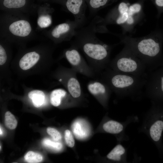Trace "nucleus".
<instances>
[{"mask_svg":"<svg viewBox=\"0 0 163 163\" xmlns=\"http://www.w3.org/2000/svg\"><path fill=\"white\" fill-rule=\"evenodd\" d=\"M25 161L29 163H37L41 162L43 159L42 156L40 154L30 151L24 157Z\"/></svg>","mask_w":163,"mask_h":163,"instance_id":"4be33fe9","label":"nucleus"},{"mask_svg":"<svg viewBox=\"0 0 163 163\" xmlns=\"http://www.w3.org/2000/svg\"><path fill=\"white\" fill-rule=\"evenodd\" d=\"M53 11V9L50 8L47 3L41 5L38 4L37 11L38 14L37 24L40 28H45L50 25L52 23L51 14Z\"/></svg>","mask_w":163,"mask_h":163,"instance_id":"4468645a","label":"nucleus"},{"mask_svg":"<svg viewBox=\"0 0 163 163\" xmlns=\"http://www.w3.org/2000/svg\"><path fill=\"white\" fill-rule=\"evenodd\" d=\"M46 131L47 133L55 141L60 140L62 138L60 133L55 128L48 127Z\"/></svg>","mask_w":163,"mask_h":163,"instance_id":"b1692460","label":"nucleus"},{"mask_svg":"<svg viewBox=\"0 0 163 163\" xmlns=\"http://www.w3.org/2000/svg\"><path fill=\"white\" fill-rule=\"evenodd\" d=\"M40 58V54L35 51L27 53L20 59L19 66L22 69L27 70L34 65Z\"/></svg>","mask_w":163,"mask_h":163,"instance_id":"f3484780","label":"nucleus"},{"mask_svg":"<svg viewBox=\"0 0 163 163\" xmlns=\"http://www.w3.org/2000/svg\"><path fill=\"white\" fill-rule=\"evenodd\" d=\"M119 97L139 101L144 96L146 78L113 70L107 67L97 76Z\"/></svg>","mask_w":163,"mask_h":163,"instance_id":"7ed1b4c3","label":"nucleus"},{"mask_svg":"<svg viewBox=\"0 0 163 163\" xmlns=\"http://www.w3.org/2000/svg\"><path fill=\"white\" fill-rule=\"evenodd\" d=\"M94 79L88 82L87 89L91 94L99 98L106 105L113 91L107 85L99 78Z\"/></svg>","mask_w":163,"mask_h":163,"instance_id":"ddd939ff","label":"nucleus"},{"mask_svg":"<svg viewBox=\"0 0 163 163\" xmlns=\"http://www.w3.org/2000/svg\"><path fill=\"white\" fill-rule=\"evenodd\" d=\"M139 121L138 116L132 115L128 116L123 122H120L111 120H107L103 124V129L107 133L119 135L121 141H128L129 139L125 132L126 128L129 124L137 123Z\"/></svg>","mask_w":163,"mask_h":163,"instance_id":"f8f14e48","label":"nucleus"},{"mask_svg":"<svg viewBox=\"0 0 163 163\" xmlns=\"http://www.w3.org/2000/svg\"><path fill=\"white\" fill-rule=\"evenodd\" d=\"M65 57L77 73L87 77L95 79L97 76L80 53L79 50L72 45L64 53Z\"/></svg>","mask_w":163,"mask_h":163,"instance_id":"6e6552de","label":"nucleus"},{"mask_svg":"<svg viewBox=\"0 0 163 163\" xmlns=\"http://www.w3.org/2000/svg\"><path fill=\"white\" fill-rule=\"evenodd\" d=\"M2 129H1V127H0V135H2Z\"/></svg>","mask_w":163,"mask_h":163,"instance_id":"c85d7f7f","label":"nucleus"},{"mask_svg":"<svg viewBox=\"0 0 163 163\" xmlns=\"http://www.w3.org/2000/svg\"><path fill=\"white\" fill-rule=\"evenodd\" d=\"M65 139L67 145L70 147H73L75 145V140L71 132L66 130L65 132Z\"/></svg>","mask_w":163,"mask_h":163,"instance_id":"393cba45","label":"nucleus"},{"mask_svg":"<svg viewBox=\"0 0 163 163\" xmlns=\"http://www.w3.org/2000/svg\"><path fill=\"white\" fill-rule=\"evenodd\" d=\"M120 37V42L142 61L149 72L163 65V39L158 32H152L140 37L125 35Z\"/></svg>","mask_w":163,"mask_h":163,"instance_id":"f03ea898","label":"nucleus"},{"mask_svg":"<svg viewBox=\"0 0 163 163\" xmlns=\"http://www.w3.org/2000/svg\"><path fill=\"white\" fill-rule=\"evenodd\" d=\"M34 0H0V10L4 12L30 14L37 12Z\"/></svg>","mask_w":163,"mask_h":163,"instance_id":"9b49d317","label":"nucleus"},{"mask_svg":"<svg viewBox=\"0 0 163 163\" xmlns=\"http://www.w3.org/2000/svg\"><path fill=\"white\" fill-rule=\"evenodd\" d=\"M5 126L11 129H15L17 125L18 122L14 116L10 112H6L5 114Z\"/></svg>","mask_w":163,"mask_h":163,"instance_id":"412c9836","label":"nucleus"},{"mask_svg":"<svg viewBox=\"0 0 163 163\" xmlns=\"http://www.w3.org/2000/svg\"><path fill=\"white\" fill-rule=\"evenodd\" d=\"M127 149L121 144L117 145L107 155L109 160L115 162L128 163L127 160Z\"/></svg>","mask_w":163,"mask_h":163,"instance_id":"dca6fc26","label":"nucleus"},{"mask_svg":"<svg viewBox=\"0 0 163 163\" xmlns=\"http://www.w3.org/2000/svg\"><path fill=\"white\" fill-rule=\"evenodd\" d=\"M24 15L4 12L0 16V38L23 40L35 37V32Z\"/></svg>","mask_w":163,"mask_h":163,"instance_id":"20e7f679","label":"nucleus"},{"mask_svg":"<svg viewBox=\"0 0 163 163\" xmlns=\"http://www.w3.org/2000/svg\"><path fill=\"white\" fill-rule=\"evenodd\" d=\"M150 108L144 114L142 123L138 128L139 133L145 134L156 146L162 155L163 143V102L151 101Z\"/></svg>","mask_w":163,"mask_h":163,"instance_id":"39448f33","label":"nucleus"},{"mask_svg":"<svg viewBox=\"0 0 163 163\" xmlns=\"http://www.w3.org/2000/svg\"><path fill=\"white\" fill-rule=\"evenodd\" d=\"M77 27L75 21L68 20L46 32V35L56 43L69 41L74 37Z\"/></svg>","mask_w":163,"mask_h":163,"instance_id":"9d476101","label":"nucleus"},{"mask_svg":"<svg viewBox=\"0 0 163 163\" xmlns=\"http://www.w3.org/2000/svg\"><path fill=\"white\" fill-rule=\"evenodd\" d=\"M144 89L151 101L163 102V65L149 73Z\"/></svg>","mask_w":163,"mask_h":163,"instance_id":"0eeeda50","label":"nucleus"},{"mask_svg":"<svg viewBox=\"0 0 163 163\" xmlns=\"http://www.w3.org/2000/svg\"><path fill=\"white\" fill-rule=\"evenodd\" d=\"M39 2H44L47 3V2H50L51 0H37Z\"/></svg>","mask_w":163,"mask_h":163,"instance_id":"cd10ccee","label":"nucleus"},{"mask_svg":"<svg viewBox=\"0 0 163 163\" xmlns=\"http://www.w3.org/2000/svg\"><path fill=\"white\" fill-rule=\"evenodd\" d=\"M109 0H88V3L91 13H94L107 3Z\"/></svg>","mask_w":163,"mask_h":163,"instance_id":"aec40b11","label":"nucleus"},{"mask_svg":"<svg viewBox=\"0 0 163 163\" xmlns=\"http://www.w3.org/2000/svg\"><path fill=\"white\" fill-rule=\"evenodd\" d=\"M7 55L6 52L2 46L0 45V65H3L6 62Z\"/></svg>","mask_w":163,"mask_h":163,"instance_id":"a878e982","label":"nucleus"},{"mask_svg":"<svg viewBox=\"0 0 163 163\" xmlns=\"http://www.w3.org/2000/svg\"><path fill=\"white\" fill-rule=\"evenodd\" d=\"M108 67L118 72L146 78L149 73L145 65L125 46L110 60Z\"/></svg>","mask_w":163,"mask_h":163,"instance_id":"423d86ee","label":"nucleus"},{"mask_svg":"<svg viewBox=\"0 0 163 163\" xmlns=\"http://www.w3.org/2000/svg\"><path fill=\"white\" fill-rule=\"evenodd\" d=\"M77 72L72 68L69 72L66 81V86L69 94L75 99H78L82 94V88L77 76Z\"/></svg>","mask_w":163,"mask_h":163,"instance_id":"2eb2a0df","label":"nucleus"},{"mask_svg":"<svg viewBox=\"0 0 163 163\" xmlns=\"http://www.w3.org/2000/svg\"><path fill=\"white\" fill-rule=\"evenodd\" d=\"M28 96L32 100L34 106L36 107H40L44 103L45 95L42 91L39 90L31 91L28 93Z\"/></svg>","mask_w":163,"mask_h":163,"instance_id":"a211bd4d","label":"nucleus"},{"mask_svg":"<svg viewBox=\"0 0 163 163\" xmlns=\"http://www.w3.org/2000/svg\"><path fill=\"white\" fill-rule=\"evenodd\" d=\"M97 29L92 21L88 26L77 29L72 45L82 52L97 76L108 67L113 46L99 39Z\"/></svg>","mask_w":163,"mask_h":163,"instance_id":"f257e3e1","label":"nucleus"},{"mask_svg":"<svg viewBox=\"0 0 163 163\" xmlns=\"http://www.w3.org/2000/svg\"><path fill=\"white\" fill-rule=\"evenodd\" d=\"M50 2L60 4L72 14L77 29L84 26L86 21V6L84 0H51Z\"/></svg>","mask_w":163,"mask_h":163,"instance_id":"1a4fd4ad","label":"nucleus"},{"mask_svg":"<svg viewBox=\"0 0 163 163\" xmlns=\"http://www.w3.org/2000/svg\"><path fill=\"white\" fill-rule=\"evenodd\" d=\"M163 155V151H162V155Z\"/></svg>","mask_w":163,"mask_h":163,"instance_id":"c756f323","label":"nucleus"},{"mask_svg":"<svg viewBox=\"0 0 163 163\" xmlns=\"http://www.w3.org/2000/svg\"><path fill=\"white\" fill-rule=\"evenodd\" d=\"M42 144L45 147L57 151H59L62 148L61 143L53 141L48 138L44 139Z\"/></svg>","mask_w":163,"mask_h":163,"instance_id":"5701e85b","label":"nucleus"},{"mask_svg":"<svg viewBox=\"0 0 163 163\" xmlns=\"http://www.w3.org/2000/svg\"><path fill=\"white\" fill-rule=\"evenodd\" d=\"M156 5L160 7H163V0H155Z\"/></svg>","mask_w":163,"mask_h":163,"instance_id":"bb28decb","label":"nucleus"},{"mask_svg":"<svg viewBox=\"0 0 163 163\" xmlns=\"http://www.w3.org/2000/svg\"><path fill=\"white\" fill-rule=\"evenodd\" d=\"M66 94L67 92L63 89L59 88L54 90L50 95L51 104L55 107L59 106L62 98L65 97Z\"/></svg>","mask_w":163,"mask_h":163,"instance_id":"6ab92c4d","label":"nucleus"}]
</instances>
